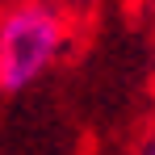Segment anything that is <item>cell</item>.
<instances>
[{"label":"cell","mask_w":155,"mask_h":155,"mask_svg":"<svg viewBox=\"0 0 155 155\" xmlns=\"http://www.w3.org/2000/svg\"><path fill=\"white\" fill-rule=\"evenodd\" d=\"M63 51V21L46 4H17L0 21V88L21 92Z\"/></svg>","instance_id":"obj_1"},{"label":"cell","mask_w":155,"mask_h":155,"mask_svg":"<svg viewBox=\"0 0 155 155\" xmlns=\"http://www.w3.org/2000/svg\"><path fill=\"white\" fill-rule=\"evenodd\" d=\"M138 155H155V134L147 138V143H143V147H138Z\"/></svg>","instance_id":"obj_2"}]
</instances>
